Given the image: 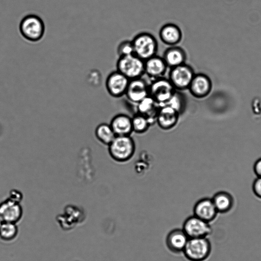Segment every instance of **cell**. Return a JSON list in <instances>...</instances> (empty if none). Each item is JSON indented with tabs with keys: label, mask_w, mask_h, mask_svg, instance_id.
<instances>
[{
	"label": "cell",
	"mask_w": 261,
	"mask_h": 261,
	"mask_svg": "<svg viewBox=\"0 0 261 261\" xmlns=\"http://www.w3.org/2000/svg\"><path fill=\"white\" fill-rule=\"evenodd\" d=\"M108 146L112 158L120 162L130 160L136 149L135 141L130 136H116Z\"/></svg>",
	"instance_id": "1"
},
{
	"label": "cell",
	"mask_w": 261,
	"mask_h": 261,
	"mask_svg": "<svg viewBox=\"0 0 261 261\" xmlns=\"http://www.w3.org/2000/svg\"><path fill=\"white\" fill-rule=\"evenodd\" d=\"M19 30L21 36L27 40L36 42L40 41L45 33V25L39 16L30 14L21 20Z\"/></svg>",
	"instance_id": "2"
},
{
	"label": "cell",
	"mask_w": 261,
	"mask_h": 261,
	"mask_svg": "<svg viewBox=\"0 0 261 261\" xmlns=\"http://www.w3.org/2000/svg\"><path fill=\"white\" fill-rule=\"evenodd\" d=\"M134 54L145 61L156 55L158 42L155 37L148 32H142L136 35L132 40Z\"/></svg>",
	"instance_id": "3"
},
{
	"label": "cell",
	"mask_w": 261,
	"mask_h": 261,
	"mask_svg": "<svg viewBox=\"0 0 261 261\" xmlns=\"http://www.w3.org/2000/svg\"><path fill=\"white\" fill-rule=\"evenodd\" d=\"M212 251V245L207 238H190L182 252L189 261H205Z\"/></svg>",
	"instance_id": "4"
},
{
	"label": "cell",
	"mask_w": 261,
	"mask_h": 261,
	"mask_svg": "<svg viewBox=\"0 0 261 261\" xmlns=\"http://www.w3.org/2000/svg\"><path fill=\"white\" fill-rule=\"evenodd\" d=\"M116 70L129 80L142 77L145 74L144 61L134 54L119 57L116 63Z\"/></svg>",
	"instance_id": "5"
},
{
	"label": "cell",
	"mask_w": 261,
	"mask_h": 261,
	"mask_svg": "<svg viewBox=\"0 0 261 261\" xmlns=\"http://www.w3.org/2000/svg\"><path fill=\"white\" fill-rule=\"evenodd\" d=\"M195 73L193 67L186 63L170 68L168 79L176 90H188Z\"/></svg>",
	"instance_id": "6"
},
{
	"label": "cell",
	"mask_w": 261,
	"mask_h": 261,
	"mask_svg": "<svg viewBox=\"0 0 261 261\" xmlns=\"http://www.w3.org/2000/svg\"><path fill=\"white\" fill-rule=\"evenodd\" d=\"M175 90L169 79L164 76L152 80L149 84V95L160 106L168 101Z\"/></svg>",
	"instance_id": "7"
},
{
	"label": "cell",
	"mask_w": 261,
	"mask_h": 261,
	"mask_svg": "<svg viewBox=\"0 0 261 261\" xmlns=\"http://www.w3.org/2000/svg\"><path fill=\"white\" fill-rule=\"evenodd\" d=\"M182 230L190 238H207L212 232L210 223L193 215L184 222Z\"/></svg>",
	"instance_id": "8"
},
{
	"label": "cell",
	"mask_w": 261,
	"mask_h": 261,
	"mask_svg": "<svg viewBox=\"0 0 261 261\" xmlns=\"http://www.w3.org/2000/svg\"><path fill=\"white\" fill-rule=\"evenodd\" d=\"M129 81L117 70L113 71L107 77L106 89L111 96L121 97L125 95Z\"/></svg>",
	"instance_id": "9"
},
{
	"label": "cell",
	"mask_w": 261,
	"mask_h": 261,
	"mask_svg": "<svg viewBox=\"0 0 261 261\" xmlns=\"http://www.w3.org/2000/svg\"><path fill=\"white\" fill-rule=\"evenodd\" d=\"M125 95L129 101L137 104L149 95V84L142 77L131 80Z\"/></svg>",
	"instance_id": "10"
},
{
	"label": "cell",
	"mask_w": 261,
	"mask_h": 261,
	"mask_svg": "<svg viewBox=\"0 0 261 261\" xmlns=\"http://www.w3.org/2000/svg\"><path fill=\"white\" fill-rule=\"evenodd\" d=\"M23 208L20 203L7 198L0 203V219L3 222L17 223L21 219Z\"/></svg>",
	"instance_id": "11"
},
{
	"label": "cell",
	"mask_w": 261,
	"mask_h": 261,
	"mask_svg": "<svg viewBox=\"0 0 261 261\" xmlns=\"http://www.w3.org/2000/svg\"><path fill=\"white\" fill-rule=\"evenodd\" d=\"M212 88L210 78L204 73H199L195 74L188 90L193 97L203 98L210 93Z\"/></svg>",
	"instance_id": "12"
},
{
	"label": "cell",
	"mask_w": 261,
	"mask_h": 261,
	"mask_svg": "<svg viewBox=\"0 0 261 261\" xmlns=\"http://www.w3.org/2000/svg\"><path fill=\"white\" fill-rule=\"evenodd\" d=\"M193 215L211 223L218 214L212 198H204L199 200L193 207Z\"/></svg>",
	"instance_id": "13"
},
{
	"label": "cell",
	"mask_w": 261,
	"mask_h": 261,
	"mask_svg": "<svg viewBox=\"0 0 261 261\" xmlns=\"http://www.w3.org/2000/svg\"><path fill=\"white\" fill-rule=\"evenodd\" d=\"M188 240L182 228H175L167 235L166 245L169 251L178 254L183 252Z\"/></svg>",
	"instance_id": "14"
},
{
	"label": "cell",
	"mask_w": 261,
	"mask_h": 261,
	"mask_svg": "<svg viewBox=\"0 0 261 261\" xmlns=\"http://www.w3.org/2000/svg\"><path fill=\"white\" fill-rule=\"evenodd\" d=\"M159 34L161 41L169 46L177 45L182 39V32L180 28L173 23L163 25Z\"/></svg>",
	"instance_id": "15"
},
{
	"label": "cell",
	"mask_w": 261,
	"mask_h": 261,
	"mask_svg": "<svg viewBox=\"0 0 261 261\" xmlns=\"http://www.w3.org/2000/svg\"><path fill=\"white\" fill-rule=\"evenodd\" d=\"M168 68L162 57L158 55L144 61L145 74L151 80L164 77Z\"/></svg>",
	"instance_id": "16"
},
{
	"label": "cell",
	"mask_w": 261,
	"mask_h": 261,
	"mask_svg": "<svg viewBox=\"0 0 261 261\" xmlns=\"http://www.w3.org/2000/svg\"><path fill=\"white\" fill-rule=\"evenodd\" d=\"M179 115L177 111L168 106H160L156 122L162 129H170L178 122Z\"/></svg>",
	"instance_id": "17"
},
{
	"label": "cell",
	"mask_w": 261,
	"mask_h": 261,
	"mask_svg": "<svg viewBox=\"0 0 261 261\" xmlns=\"http://www.w3.org/2000/svg\"><path fill=\"white\" fill-rule=\"evenodd\" d=\"M160 107L159 103L149 95L137 104L138 113L145 117L150 125L156 122Z\"/></svg>",
	"instance_id": "18"
},
{
	"label": "cell",
	"mask_w": 261,
	"mask_h": 261,
	"mask_svg": "<svg viewBox=\"0 0 261 261\" xmlns=\"http://www.w3.org/2000/svg\"><path fill=\"white\" fill-rule=\"evenodd\" d=\"M168 68H171L186 63L187 55L185 49L177 45L168 47L162 56Z\"/></svg>",
	"instance_id": "19"
},
{
	"label": "cell",
	"mask_w": 261,
	"mask_h": 261,
	"mask_svg": "<svg viewBox=\"0 0 261 261\" xmlns=\"http://www.w3.org/2000/svg\"><path fill=\"white\" fill-rule=\"evenodd\" d=\"M110 124L116 136H130L133 132L132 118L126 114L116 115Z\"/></svg>",
	"instance_id": "20"
},
{
	"label": "cell",
	"mask_w": 261,
	"mask_h": 261,
	"mask_svg": "<svg viewBox=\"0 0 261 261\" xmlns=\"http://www.w3.org/2000/svg\"><path fill=\"white\" fill-rule=\"evenodd\" d=\"M212 199L218 214L227 213L233 206V198L226 192L220 191L216 193Z\"/></svg>",
	"instance_id": "21"
},
{
	"label": "cell",
	"mask_w": 261,
	"mask_h": 261,
	"mask_svg": "<svg viewBox=\"0 0 261 261\" xmlns=\"http://www.w3.org/2000/svg\"><path fill=\"white\" fill-rule=\"evenodd\" d=\"M95 135L99 141L107 145H109L116 136L110 124L105 123L96 127Z\"/></svg>",
	"instance_id": "22"
},
{
	"label": "cell",
	"mask_w": 261,
	"mask_h": 261,
	"mask_svg": "<svg viewBox=\"0 0 261 261\" xmlns=\"http://www.w3.org/2000/svg\"><path fill=\"white\" fill-rule=\"evenodd\" d=\"M186 105L185 94L182 91L175 90L168 101L163 106H168L181 114L185 111Z\"/></svg>",
	"instance_id": "23"
},
{
	"label": "cell",
	"mask_w": 261,
	"mask_h": 261,
	"mask_svg": "<svg viewBox=\"0 0 261 261\" xmlns=\"http://www.w3.org/2000/svg\"><path fill=\"white\" fill-rule=\"evenodd\" d=\"M18 228L16 223L3 222L0 227V239L4 242H11L17 237Z\"/></svg>",
	"instance_id": "24"
},
{
	"label": "cell",
	"mask_w": 261,
	"mask_h": 261,
	"mask_svg": "<svg viewBox=\"0 0 261 261\" xmlns=\"http://www.w3.org/2000/svg\"><path fill=\"white\" fill-rule=\"evenodd\" d=\"M133 132L142 134L146 132L150 124L144 116L137 113L132 118Z\"/></svg>",
	"instance_id": "25"
},
{
	"label": "cell",
	"mask_w": 261,
	"mask_h": 261,
	"mask_svg": "<svg viewBox=\"0 0 261 261\" xmlns=\"http://www.w3.org/2000/svg\"><path fill=\"white\" fill-rule=\"evenodd\" d=\"M117 53L119 57L134 54V48L132 41L125 40L118 46Z\"/></svg>",
	"instance_id": "26"
},
{
	"label": "cell",
	"mask_w": 261,
	"mask_h": 261,
	"mask_svg": "<svg viewBox=\"0 0 261 261\" xmlns=\"http://www.w3.org/2000/svg\"><path fill=\"white\" fill-rule=\"evenodd\" d=\"M8 198L14 202L20 203L23 198V195L20 191L14 189L10 191Z\"/></svg>",
	"instance_id": "27"
},
{
	"label": "cell",
	"mask_w": 261,
	"mask_h": 261,
	"mask_svg": "<svg viewBox=\"0 0 261 261\" xmlns=\"http://www.w3.org/2000/svg\"><path fill=\"white\" fill-rule=\"evenodd\" d=\"M253 193L256 197L261 199V177H257L252 185Z\"/></svg>",
	"instance_id": "28"
},
{
	"label": "cell",
	"mask_w": 261,
	"mask_h": 261,
	"mask_svg": "<svg viewBox=\"0 0 261 261\" xmlns=\"http://www.w3.org/2000/svg\"><path fill=\"white\" fill-rule=\"evenodd\" d=\"M253 170L257 177H261V158L255 162Z\"/></svg>",
	"instance_id": "29"
},
{
	"label": "cell",
	"mask_w": 261,
	"mask_h": 261,
	"mask_svg": "<svg viewBox=\"0 0 261 261\" xmlns=\"http://www.w3.org/2000/svg\"><path fill=\"white\" fill-rule=\"evenodd\" d=\"M2 223H3V222H2V221L1 220V219H0V227H1V225H2Z\"/></svg>",
	"instance_id": "30"
}]
</instances>
